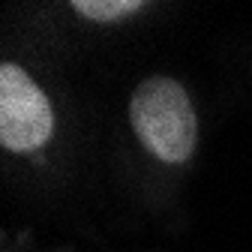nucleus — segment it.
<instances>
[{"instance_id":"nucleus-1","label":"nucleus","mask_w":252,"mask_h":252,"mask_svg":"<svg viewBox=\"0 0 252 252\" xmlns=\"http://www.w3.org/2000/svg\"><path fill=\"white\" fill-rule=\"evenodd\" d=\"M129 123L135 138L168 165L186 162L198 141V117L180 81L153 75L138 81L129 99Z\"/></svg>"},{"instance_id":"nucleus-2","label":"nucleus","mask_w":252,"mask_h":252,"mask_svg":"<svg viewBox=\"0 0 252 252\" xmlns=\"http://www.w3.org/2000/svg\"><path fill=\"white\" fill-rule=\"evenodd\" d=\"M54 132V111L42 87L18 63L0 66V144L12 153H33Z\"/></svg>"},{"instance_id":"nucleus-3","label":"nucleus","mask_w":252,"mask_h":252,"mask_svg":"<svg viewBox=\"0 0 252 252\" xmlns=\"http://www.w3.org/2000/svg\"><path fill=\"white\" fill-rule=\"evenodd\" d=\"M147 3L141 0H72L69 9L87 21H96V24H114L123 21L129 15H138Z\"/></svg>"}]
</instances>
